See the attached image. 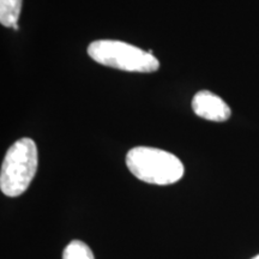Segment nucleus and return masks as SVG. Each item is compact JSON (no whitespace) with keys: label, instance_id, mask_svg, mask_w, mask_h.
I'll list each match as a JSON object with an SVG mask.
<instances>
[{"label":"nucleus","instance_id":"nucleus-1","mask_svg":"<svg viewBox=\"0 0 259 259\" xmlns=\"http://www.w3.org/2000/svg\"><path fill=\"white\" fill-rule=\"evenodd\" d=\"M126 164L137 179L154 185H170L184 176L183 162L176 155L150 147H136L126 155Z\"/></svg>","mask_w":259,"mask_h":259},{"label":"nucleus","instance_id":"nucleus-2","mask_svg":"<svg viewBox=\"0 0 259 259\" xmlns=\"http://www.w3.org/2000/svg\"><path fill=\"white\" fill-rule=\"evenodd\" d=\"M37 169V148L30 138H22L6 153L0 171V189L8 197H18L28 190Z\"/></svg>","mask_w":259,"mask_h":259},{"label":"nucleus","instance_id":"nucleus-3","mask_svg":"<svg viewBox=\"0 0 259 259\" xmlns=\"http://www.w3.org/2000/svg\"><path fill=\"white\" fill-rule=\"evenodd\" d=\"M88 54L96 63L128 72H155L160 61L150 52L118 40H97L89 45Z\"/></svg>","mask_w":259,"mask_h":259},{"label":"nucleus","instance_id":"nucleus-4","mask_svg":"<svg viewBox=\"0 0 259 259\" xmlns=\"http://www.w3.org/2000/svg\"><path fill=\"white\" fill-rule=\"evenodd\" d=\"M194 114L210 121H226L231 116V108L221 97L208 90L198 92L192 99Z\"/></svg>","mask_w":259,"mask_h":259},{"label":"nucleus","instance_id":"nucleus-5","mask_svg":"<svg viewBox=\"0 0 259 259\" xmlns=\"http://www.w3.org/2000/svg\"><path fill=\"white\" fill-rule=\"evenodd\" d=\"M23 0H0V22L4 27L14 28L21 15Z\"/></svg>","mask_w":259,"mask_h":259},{"label":"nucleus","instance_id":"nucleus-6","mask_svg":"<svg viewBox=\"0 0 259 259\" xmlns=\"http://www.w3.org/2000/svg\"><path fill=\"white\" fill-rule=\"evenodd\" d=\"M63 259H95L90 247L80 240H73L65 247Z\"/></svg>","mask_w":259,"mask_h":259},{"label":"nucleus","instance_id":"nucleus-7","mask_svg":"<svg viewBox=\"0 0 259 259\" xmlns=\"http://www.w3.org/2000/svg\"><path fill=\"white\" fill-rule=\"evenodd\" d=\"M12 29H14V30H18V29H19V27H18V24H16V25H15V27H14V28H12Z\"/></svg>","mask_w":259,"mask_h":259},{"label":"nucleus","instance_id":"nucleus-8","mask_svg":"<svg viewBox=\"0 0 259 259\" xmlns=\"http://www.w3.org/2000/svg\"><path fill=\"white\" fill-rule=\"evenodd\" d=\"M252 259H259V254H258V255H255V257H254V258H252Z\"/></svg>","mask_w":259,"mask_h":259}]
</instances>
